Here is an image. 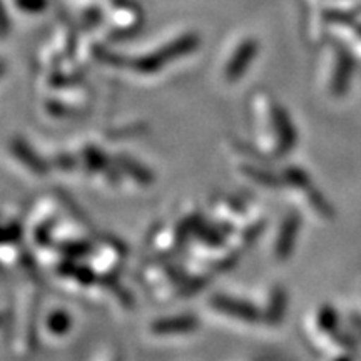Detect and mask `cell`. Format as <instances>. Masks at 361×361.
I'll return each mask as SVG.
<instances>
[{
    "label": "cell",
    "mask_w": 361,
    "mask_h": 361,
    "mask_svg": "<svg viewBox=\"0 0 361 361\" xmlns=\"http://www.w3.org/2000/svg\"><path fill=\"white\" fill-rule=\"evenodd\" d=\"M200 328V319L192 313H179L161 316V318L152 319L149 324V333L156 338H173L191 335Z\"/></svg>",
    "instance_id": "10"
},
{
    "label": "cell",
    "mask_w": 361,
    "mask_h": 361,
    "mask_svg": "<svg viewBox=\"0 0 361 361\" xmlns=\"http://www.w3.org/2000/svg\"><path fill=\"white\" fill-rule=\"evenodd\" d=\"M258 56V42L252 37H243L234 45L223 64L224 82L234 84L250 69L251 62Z\"/></svg>",
    "instance_id": "8"
},
{
    "label": "cell",
    "mask_w": 361,
    "mask_h": 361,
    "mask_svg": "<svg viewBox=\"0 0 361 361\" xmlns=\"http://www.w3.org/2000/svg\"><path fill=\"white\" fill-rule=\"evenodd\" d=\"M239 176L250 180L255 186H259L261 189H281L284 188L281 173L274 174L264 166H261L259 161L246 159L239 162Z\"/></svg>",
    "instance_id": "12"
},
{
    "label": "cell",
    "mask_w": 361,
    "mask_h": 361,
    "mask_svg": "<svg viewBox=\"0 0 361 361\" xmlns=\"http://www.w3.org/2000/svg\"><path fill=\"white\" fill-rule=\"evenodd\" d=\"M288 310V293L284 286L279 284H273L266 293V300L261 313H263V323L276 326V324L283 323L284 314Z\"/></svg>",
    "instance_id": "13"
},
{
    "label": "cell",
    "mask_w": 361,
    "mask_h": 361,
    "mask_svg": "<svg viewBox=\"0 0 361 361\" xmlns=\"http://www.w3.org/2000/svg\"><path fill=\"white\" fill-rule=\"evenodd\" d=\"M340 333V314H338L335 306L324 303L310 314L306 335L310 336L311 345L316 348L326 351Z\"/></svg>",
    "instance_id": "5"
},
{
    "label": "cell",
    "mask_w": 361,
    "mask_h": 361,
    "mask_svg": "<svg viewBox=\"0 0 361 361\" xmlns=\"http://www.w3.org/2000/svg\"><path fill=\"white\" fill-rule=\"evenodd\" d=\"M101 361H123V358H121L119 351L114 350V348H111V350H107L106 353L101 356Z\"/></svg>",
    "instance_id": "18"
},
{
    "label": "cell",
    "mask_w": 361,
    "mask_h": 361,
    "mask_svg": "<svg viewBox=\"0 0 361 361\" xmlns=\"http://www.w3.org/2000/svg\"><path fill=\"white\" fill-rule=\"evenodd\" d=\"M281 178L284 188L295 191L316 218L323 221H331L335 218L333 207L329 206L326 197L323 196V192H319L318 189H316L310 174L301 169L300 166H286V168H283Z\"/></svg>",
    "instance_id": "3"
},
{
    "label": "cell",
    "mask_w": 361,
    "mask_h": 361,
    "mask_svg": "<svg viewBox=\"0 0 361 361\" xmlns=\"http://www.w3.org/2000/svg\"><path fill=\"white\" fill-rule=\"evenodd\" d=\"M209 308L224 318L236 319L239 323L246 324H258L263 323V313L261 308L252 305L251 301L243 300L231 295H224V293H214L207 301Z\"/></svg>",
    "instance_id": "6"
},
{
    "label": "cell",
    "mask_w": 361,
    "mask_h": 361,
    "mask_svg": "<svg viewBox=\"0 0 361 361\" xmlns=\"http://www.w3.org/2000/svg\"><path fill=\"white\" fill-rule=\"evenodd\" d=\"M355 72V59L345 45L329 44L326 54V69H324V87L331 97L340 99L350 90Z\"/></svg>",
    "instance_id": "4"
},
{
    "label": "cell",
    "mask_w": 361,
    "mask_h": 361,
    "mask_svg": "<svg viewBox=\"0 0 361 361\" xmlns=\"http://www.w3.org/2000/svg\"><path fill=\"white\" fill-rule=\"evenodd\" d=\"M301 231V216L298 211H290L279 221L278 231L273 241V256L276 261H288L295 251L298 236Z\"/></svg>",
    "instance_id": "9"
},
{
    "label": "cell",
    "mask_w": 361,
    "mask_h": 361,
    "mask_svg": "<svg viewBox=\"0 0 361 361\" xmlns=\"http://www.w3.org/2000/svg\"><path fill=\"white\" fill-rule=\"evenodd\" d=\"M39 295L34 286L20 293L16 311L12 310V346L17 355H30L37 346Z\"/></svg>",
    "instance_id": "2"
},
{
    "label": "cell",
    "mask_w": 361,
    "mask_h": 361,
    "mask_svg": "<svg viewBox=\"0 0 361 361\" xmlns=\"http://www.w3.org/2000/svg\"><path fill=\"white\" fill-rule=\"evenodd\" d=\"M44 331L52 340H61L69 335L72 328V318L66 310L54 308L44 316Z\"/></svg>",
    "instance_id": "16"
},
{
    "label": "cell",
    "mask_w": 361,
    "mask_h": 361,
    "mask_svg": "<svg viewBox=\"0 0 361 361\" xmlns=\"http://www.w3.org/2000/svg\"><path fill=\"white\" fill-rule=\"evenodd\" d=\"M79 147V152L75 154L79 161V168L90 176H99L101 178L111 168L112 162H114V159L111 161L106 152L96 146V144H82Z\"/></svg>",
    "instance_id": "14"
},
{
    "label": "cell",
    "mask_w": 361,
    "mask_h": 361,
    "mask_svg": "<svg viewBox=\"0 0 361 361\" xmlns=\"http://www.w3.org/2000/svg\"><path fill=\"white\" fill-rule=\"evenodd\" d=\"M12 2L16 4L17 8H20V11L34 13L42 12L44 8L47 7V0H12Z\"/></svg>",
    "instance_id": "17"
},
{
    "label": "cell",
    "mask_w": 361,
    "mask_h": 361,
    "mask_svg": "<svg viewBox=\"0 0 361 361\" xmlns=\"http://www.w3.org/2000/svg\"><path fill=\"white\" fill-rule=\"evenodd\" d=\"M351 326H353L355 333L360 336V340H361V316L360 314L351 316Z\"/></svg>",
    "instance_id": "19"
},
{
    "label": "cell",
    "mask_w": 361,
    "mask_h": 361,
    "mask_svg": "<svg viewBox=\"0 0 361 361\" xmlns=\"http://www.w3.org/2000/svg\"><path fill=\"white\" fill-rule=\"evenodd\" d=\"M114 162L121 173H123V176L129 178L130 180H134L139 186L146 188L154 183V174H152V171L149 169L147 166L141 164L137 159H134V157H130L128 154H117L114 156Z\"/></svg>",
    "instance_id": "15"
},
{
    "label": "cell",
    "mask_w": 361,
    "mask_h": 361,
    "mask_svg": "<svg viewBox=\"0 0 361 361\" xmlns=\"http://www.w3.org/2000/svg\"><path fill=\"white\" fill-rule=\"evenodd\" d=\"M251 119L255 126L258 154L266 161L286 157L296 147L298 133L291 116L268 92H252Z\"/></svg>",
    "instance_id": "1"
},
{
    "label": "cell",
    "mask_w": 361,
    "mask_h": 361,
    "mask_svg": "<svg viewBox=\"0 0 361 361\" xmlns=\"http://www.w3.org/2000/svg\"><path fill=\"white\" fill-rule=\"evenodd\" d=\"M126 256H128V251L123 243L114 238L101 239L97 245L94 243L92 264L90 266L97 271L101 279L116 278L117 271L123 268Z\"/></svg>",
    "instance_id": "7"
},
{
    "label": "cell",
    "mask_w": 361,
    "mask_h": 361,
    "mask_svg": "<svg viewBox=\"0 0 361 361\" xmlns=\"http://www.w3.org/2000/svg\"><path fill=\"white\" fill-rule=\"evenodd\" d=\"M8 152L16 159L22 168L32 173L34 176H47L49 171H51V164H49L47 159H44L42 156H39L37 152L34 151V147L30 146L25 139H22L20 135H13L8 142Z\"/></svg>",
    "instance_id": "11"
}]
</instances>
